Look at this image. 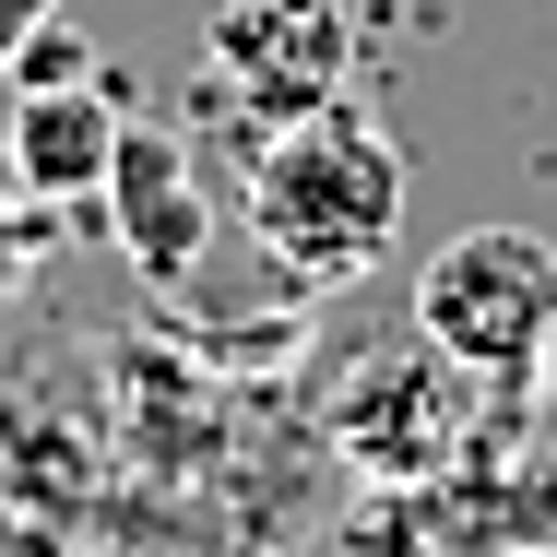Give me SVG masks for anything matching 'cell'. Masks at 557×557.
Returning <instances> with one entry per match:
<instances>
[{
	"mask_svg": "<svg viewBox=\"0 0 557 557\" xmlns=\"http://www.w3.org/2000/svg\"><path fill=\"white\" fill-rule=\"evenodd\" d=\"M249 237L297 273V285H356L380 273V249L404 237V154L356 108L285 119L249 166Z\"/></svg>",
	"mask_w": 557,
	"mask_h": 557,
	"instance_id": "1",
	"label": "cell"
},
{
	"mask_svg": "<svg viewBox=\"0 0 557 557\" xmlns=\"http://www.w3.org/2000/svg\"><path fill=\"white\" fill-rule=\"evenodd\" d=\"M416 333L486 392H534L557 368V249L534 225H462L416 261Z\"/></svg>",
	"mask_w": 557,
	"mask_h": 557,
	"instance_id": "2",
	"label": "cell"
},
{
	"mask_svg": "<svg viewBox=\"0 0 557 557\" xmlns=\"http://www.w3.org/2000/svg\"><path fill=\"white\" fill-rule=\"evenodd\" d=\"M462 416H474V368H450L440 344H368L333 380V450L380 486H428L450 450H462Z\"/></svg>",
	"mask_w": 557,
	"mask_h": 557,
	"instance_id": "3",
	"label": "cell"
},
{
	"mask_svg": "<svg viewBox=\"0 0 557 557\" xmlns=\"http://www.w3.org/2000/svg\"><path fill=\"white\" fill-rule=\"evenodd\" d=\"M225 96L249 119H321L344 108V72H356V0H214L202 24Z\"/></svg>",
	"mask_w": 557,
	"mask_h": 557,
	"instance_id": "4",
	"label": "cell"
},
{
	"mask_svg": "<svg viewBox=\"0 0 557 557\" xmlns=\"http://www.w3.org/2000/svg\"><path fill=\"white\" fill-rule=\"evenodd\" d=\"M119 249H131V273L154 285V297H178L190 273H202V249H214V202L190 190V154L154 131V119H119Z\"/></svg>",
	"mask_w": 557,
	"mask_h": 557,
	"instance_id": "5",
	"label": "cell"
},
{
	"mask_svg": "<svg viewBox=\"0 0 557 557\" xmlns=\"http://www.w3.org/2000/svg\"><path fill=\"white\" fill-rule=\"evenodd\" d=\"M0 166L24 202H96L119 166V96L108 84H24L0 119Z\"/></svg>",
	"mask_w": 557,
	"mask_h": 557,
	"instance_id": "6",
	"label": "cell"
},
{
	"mask_svg": "<svg viewBox=\"0 0 557 557\" xmlns=\"http://www.w3.org/2000/svg\"><path fill=\"white\" fill-rule=\"evenodd\" d=\"M48 12H60V0H0V72H12V60L48 36Z\"/></svg>",
	"mask_w": 557,
	"mask_h": 557,
	"instance_id": "7",
	"label": "cell"
},
{
	"mask_svg": "<svg viewBox=\"0 0 557 557\" xmlns=\"http://www.w3.org/2000/svg\"><path fill=\"white\" fill-rule=\"evenodd\" d=\"M0 202H24V190H12V166H0Z\"/></svg>",
	"mask_w": 557,
	"mask_h": 557,
	"instance_id": "8",
	"label": "cell"
}]
</instances>
